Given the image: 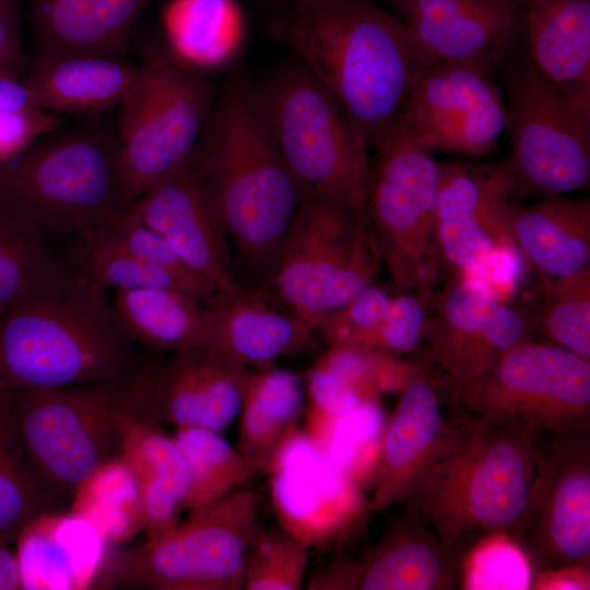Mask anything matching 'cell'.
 Listing matches in <instances>:
<instances>
[{"instance_id":"1","label":"cell","mask_w":590,"mask_h":590,"mask_svg":"<svg viewBox=\"0 0 590 590\" xmlns=\"http://www.w3.org/2000/svg\"><path fill=\"white\" fill-rule=\"evenodd\" d=\"M376 145L420 74L436 61L403 21L370 0H291L266 26Z\"/></svg>"},{"instance_id":"2","label":"cell","mask_w":590,"mask_h":590,"mask_svg":"<svg viewBox=\"0 0 590 590\" xmlns=\"http://www.w3.org/2000/svg\"><path fill=\"white\" fill-rule=\"evenodd\" d=\"M191 155L240 268L270 281L306 192L281 153L257 83L245 71L225 82Z\"/></svg>"},{"instance_id":"3","label":"cell","mask_w":590,"mask_h":590,"mask_svg":"<svg viewBox=\"0 0 590 590\" xmlns=\"http://www.w3.org/2000/svg\"><path fill=\"white\" fill-rule=\"evenodd\" d=\"M106 292L75 275L0 318V391L115 384L142 365Z\"/></svg>"},{"instance_id":"4","label":"cell","mask_w":590,"mask_h":590,"mask_svg":"<svg viewBox=\"0 0 590 590\" xmlns=\"http://www.w3.org/2000/svg\"><path fill=\"white\" fill-rule=\"evenodd\" d=\"M536 437L477 416L421 476L406 497L408 505L461 554L469 541L487 534L511 536L535 475Z\"/></svg>"},{"instance_id":"5","label":"cell","mask_w":590,"mask_h":590,"mask_svg":"<svg viewBox=\"0 0 590 590\" xmlns=\"http://www.w3.org/2000/svg\"><path fill=\"white\" fill-rule=\"evenodd\" d=\"M154 363L129 378L9 392V417L23 453L44 488L69 504L93 471L120 456L128 427L144 416Z\"/></svg>"},{"instance_id":"6","label":"cell","mask_w":590,"mask_h":590,"mask_svg":"<svg viewBox=\"0 0 590 590\" xmlns=\"http://www.w3.org/2000/svg\"><path fill=\"white\" fill-rule=\"evenodd\" d=\"M0 191L23 202L48 233L72 239L129 205L117 128L99 119L38 140L0 162Z\"/></svg>"},{"instance_id":"7","label":"cell","mask_w":590,"mask_h":590,"mask_svg":"<svg viewBox=\"0 0 590 590\" xmlns=\"http://www.w3.org/2000/svg\"><path fill=\"white\" fill-rule=\"evenodd\" d=\"M260 529L252 492L235 489L161 536L108 552L94 589L241 590Z\"/></svg>"},{"instance_id":"8","label":"cell","mask_w":590,"mask_h":590,"mask_svg":"<svg viewBox=\"0 0 590 590\" xmlns=\"http://www.w3.org/2000/svg\"><path fill=\"white\" fill-rule=\"evenodd\" d=\"M257 85L281 153L306 194L337 199L367 216L368 146L330 92L298 59Z\"/></svg>"},{"instance_id":"9","label":"cell","mask_w":590,"mask_h":590,"mask_svg":"<svg viewBox=\"0 0 590 590\" xmlns=\"http://www.w3.org/2000/svg\"><path fill=\"white\" fill-rule=\"evenodd\" d=\"M515 39L497 66L507 91L511 197L546 198L588 190L590 117L540 71L528 48L517 50Z\"/></svg>"},{"instance_id":"10","label":"cell","mask_w":590,"mask_h":590,"mask_svg":"<svg viewBox=\"0 0 590 590\" xmlns=\"http://www.w3.org/2000/svg\"><path fill=\"white\" fill-rule=\"evenodd\" d=\"M367 216L393 285L432 300L439 162L399 111L375 145Z\"/></svg>"},{"instance_id":"11","label":"cell","mask_w":590,"mask_h":590,"mask_svg":"<svg viewBox=\"0 0 590 590\" xmlns=\"http://www.w3.org/2000/svg\"><path fill=\"white\" fill-rule=\"evenodd\" d=\"M381 261L368 216L337 199L307 193L287 229L270 283L306 321L374 285Z\"/></svg>"},{"instance_id":"12","label":"cell","mask_w":590,"mask_h":590,"mask_svg":"<svg viewBox=\"0 0 590 590\" xmlns=\"http://www.w3.org/2000/svg\"><path fill=\"white\" fill-rule=\"evenodd\" d=\"M141 64L139 82L118 106L116 127L130 204L189 156L214 103L204 73L167 48L150 45Z\"/></svg>"},{"instance_id":"13","label":"cell","mask_w":590,"mask_h":590,"mask_svg":"<svg viewBox=\"0 0 590 590\" xmlns=\"http://www.w3.org/2000/svg\"><path fill=\"white\" fill-rule=\"evenodd\" d=\"M474 412L538 436L590 429V361L524 339L487 374Z\"/></svg>"},{"instance_id":"14","label":"cell","mask_w":590,"mask_h":590,"mask_svg":"<svg viewBox=\"0 0 590 590\" xmlns=\"http://www.w3.org/2000/svg\"><path fill=\"white\" fill-rule=\"evenodd\" d=\"M551 435L510 536L533 574L590 563V429Z\"/></svg>"},{"instance_id":"15","label":"cell","mask_w":590,"mask_h":590,"mask_svg":"<svg viewBox=\"0 0 590 590\" xmlns=\"http://www.w3.org/2000/svg\"><path fill=\"white\" fill-rule=\"evenodd\" d=\"M429 305L423 339L463 405L474 411L480 388L498 361L527 339L528 323L484 281H453Z\"/></svg>"},{"instance_id":"16","label":"cell","mask_w":590,"mask_h":590,"mask_svg":"<svg viewBox=\"0 0 590 590\" xmlns=\"http://www.w3.org/2000/svg\"><path fill=\"white\" fill-rule=\"evenodd\" d=\"M494 70L473 62H435L416 79L400 113L435 151L485 155L505 129Z\"/></svg>"},{"instance_id":"17","label":"cell","mask_w":590,"mask_h":590,"mask_svg":"<svg viewBox=\"0 0 590 590\" xmlns=\"http://www.w3.org/2000/svg\"><path fill=\"white\" fill-rule=\"evenodd\" d=\"M512 175L508 160L439 162L434 221L437 262L462 271L493 252L514 249Z\"/></svg>"},{"instance_id":"18","label":"cell","mask_w":590,"mask_h":590,"mask_svg":"<svg viewBox=\"0 0 590 590\" xmlns=\"http://www.w3.org/2000/svg\"><path fill=\"white\" fill-rule=\"evenodd\" d=\"M270 494L282 530L308 548L340 542L368 512L359 485L297 430L270 471Z\"/></svg>"},{"instance_id":"19","label":"cell","mask_w":590,"mask_h":590,"mask_svg":"<svg viewBox=\"0 0 590 590\" xmlns=\"http://www.w3.org/2000/svg\"><path fill=\"white\" fill-rule=\"evenodd\" d=\"M128 209L168 244L211 295L238 285L225 224L191 153Z\"/></svg>"},{"instance_id":"20","label":"cell","mask_w":590,"mask_h":590,"mask_svg":"<svg viewBox=\"0 0 590 590\" xmlns=\"http://www.w3.org/2000/svg\"><path fill=\"white\" fill-rule=\"evenodd\" d=\"M461 553L446 545L410 505L369 550L317 569L309 590H450Z\"/></svg>"},{"instance_id":"21","label":"cell","mask_w":590,"mask_h":590,"mask_svg":"<svg viewBox=\"0 0 590 590\" xmlns=\"http://www.w3.org/2000/svg\"><path fill=\"white\" fill-rule=\"evenodd\" d=\"M253 369L202 345L154 364L144 416L222 433L238 416Z\"/></svg>"},{"instance_id":"22","label":"cell","mask_w":590,"mask_h":590,"mask_svg":"<svg viewBox=\"0 0 590 590\" xmlns=\"http://www.w3.org/2000/svg\"><path fill=\"white\" fill-rule=\"evenodd\" d=\"M465 424L450 426L442 416L435 387L413 375L402 388L381 436L370 512L406 499L425 471L460 438Z\"/></svg>"},{"instance_id":"23","label":"cell","mask_w":590,"mask_h":590,"mask_svg":"<svg viewBox=\"0 0 590 590\" xmlns=\"http://www.w3.org/2000/svg\"><path fill=\"white\" fill-rule=\"evenodd\" d=\"M399 12L436 61L497 69L516 36L520 0H378Z\"/></svg>"},{"instance_id":"24","label":"cell","mask_w":590,"mask_h":590,"mask_svg":"<svg viewBox=\"0 0 590 590\" xmlns=\"http://www.w3.org/2000/svg\"><path fill=\"white\" fill-rule=\"evenodd\" d=\"M206 347L251 369L310 346L314 332L295 312L280 308L258 288L238 285L205 299Z\"/></svg>"},{"instance_id":"25","label":"cell","mask_w":590,"mask_h":590,"mask_svg":"<svg viewBox=\"0 0 590 590\" xmlns=\"http://www.w3.org/2000/svg\"><path fill=\"white\" fill-rule=\"evenodd\" d=\"M15 541L25 590L94 589L109 552L91 523L56 508L28 521Z\"/></svg>"},{"instance_id":"26","label":"cell","mask_w":590,"mask_h":590,"mask_svg":"<svg viewBox=\"0 0 590 590\" xmlns=\"http://www.w3.org/2000/svg\"><path fill=\"white\" fill-rule=\"evenodd\" d=\"M142 70L123 56L39 54L26 81L38 109L95 117L119 106Z\"/></svg>"},{"instance_id":"27","label":"cell","mask_w":590,"mask_h":590,"mask_svg":"<svg viewBox=\"0 0 590 590\" xmlns=\"http://www.w3.org/2000/svg\"><path fill=\"white\" fill-rule=\"evenodd\" d=\"M524 7L533 62L590 117V0H524Z\"/></svg>"},{"instance_id":"28","label":"cell","mask_w":590,"mask_h":590,"mask_svg":"<svg viewBox=\"0 0 590 590\" xmlns=\"http://www.w3.org/2000/svg\"><path fill=\"white\" fill-rule=\"evenodd\" d=\"M120 457L138 485L146 538L174 529L190 486L188 467L174 436L161 422L141 416L128 427Z\"/></svg>"},{"instance_id":"29","label":"cell","mask_w":590,"mask_h":590,"mask_svg":"<svg viewBox=\"0 0 590 590\" xmlns=\"http://www.w3.org/2000/svg\"><path fill=\"white\" fill-rule=\"evenodd\" d=\"M157 0H31L40 54L125 56L135 22Z\"/></svg>"},{"instance_id":"30","label":"cell","mask_w":590,"mask_h":590,"mask_svg":"<svg viewBox=\"0 0 590 590\" xmlns=\"http://www.w3.org/2000/svg\"><path fill=\"white\" fill-rule=\"evenodd\" d=\"M515 247L538 273L562 276L590 267V199L554 196L515 205Z\"/></svg>"},{"instance_id":"31","label":"cell","mask_w":590,"mask_h":590,"mask_svg":"<svg viewBox=\"0 0 590 590\" xmlns=\"http://www.w3.org/2000/svg\"><path fill=\"white\" fill-rule=\"evenodd\" d=\"M304 385L286 369H253L238 414L237 449L259 474H269L278 453L298 430Z\"/></svg>"},{"instance_id":"32","label":"cell","mask_w":590,"mask_h":590,"mask_svg":"<svg viewBox=\"0 0 590 590\" xmlns=\"http://www.w3.org/2000/svg\"><path fill=\"white\" fill-rule=\"evenodd\" d=\"M161 22L167 50L201 73L232 63L246 34L236 0H166Z\"/></svg>"},{"instance_id":"33","label":"cell","mask_w":590,"mask_h":590,"mask_svg":"<svg viewBox=\"0 0 590 590\" xmlns=\"http://www.w3.org/2000/svg\"><path fill=\"white\" fill-rule=\"evenodd\" d=\"M47 235L23 202L0 191V318L19 300L71 275L67 258L52 251Z\"/></svg>"},{"instance_id":"34","label":"cell","mask_w":590,"mask_h":590,"mask_svg":"<svg viewBox=\"0 0 590 590\" xmlns=\"http://www.w3.org/2000/svg\"><path fill=\"white\" fill-rule=\"evenodd\" d=\"M111 305L123 332L152 351L174 353L205 345L206 312L192 293L162 286L117 290Z\"/></svg>"},{"instance_id":"35","label":"cell","mask_w":590,"mask_h":590,"mask_svg":"<svg viewBox=\"0 0 590 590\" xmlns=\"http://www.w3.org/2000/svg\"><path fill=\"white\" fill-rule=\"evenodd\" d=\"M69 510L91 523L109 545L126 543L143 531L138 485L120 456L81 482Z\"/></svg>"},{"instance_id":"36","label":"cell","mask_w":590,"mask_h":590,"mask_svg":"<svg viewBox=\"0 0 590 590\" xmlns=\"http://www.w3.org/2000/svg\"><path fill=\"white\" fill-rule=\"evenodd\" d=\"M189 472V512L205 508L258 476V471L221 433L201 427H176L173 435Z\"/></svg>"},{"instance_id":"37","label":"cell","mask_w":590,"mask_h":590,"mask_svg":"<svg viewBox=\"0 0 590 590\" xmlns=\"http://www.w3.org/2000/svg\"><path fill=\"white\" fill-rule=\"evenodd\" d=\"M73 273L107 293L108 290L174 287L197 294L174 274L152 266L94 233L73 239L66 256Z\"/></svg>"},{"instance_id":"38","label":"cell","mask_w":590,"mask_h":590,"mask_svg":"<svg viewBox=\"0 0 590 590\" xmlns=\"http://www.w3.org/2000/svg\"><path fill=\"white\" fill-rule=\"evenodd\" d=\"M539 329L554 344L590 359V267L569 275L539 273Z\"/></svg>"},{"instance_id":"39","label":"cell","mask_w":590,"mask_h":590,"mask_svg":"<svg viewBox=\"0 0 590 590\" xmlns=\"http://www.w3.org/2000/svg\"><path fill=\"white\" fill-rule=\"evenodd\" d=\"M58 505L32 471L8 417L0 423V538L15 540L28 521Z\"/></svg>"},{"instance_id":"40","label":"cell","mask_w":590,"mask_h":590,"mask_svg":"<svg viewBox=\"0 0 590 590\" xmlns=\"http://www.w3.org/2000/svg\"><path fill=\"white\" fill-rule=\"evenodd\" d=\"M532 578L527 555L507 533L487 534L461 554V589L528 590Z\"/></svg>"},{"instance_id":"41","label":"cell","mask_w":590,"mask_h":590,"mask_svg":"<svg viewBox=\"0 0 590 590\" xmlns=\"http://www.w3.org/2000/svg\"><path fill=\"white\" fill-rule=\"evenodd\" d=\"M308 550L304 543L281 528L260 529L248 555L244 589H302Z\"/></svg>"},{"instance_id":"42","label":"cell","mask_w":590,"mask_h":590,"mask_svg":"<svg viewBox=\"0 0 590 590\" xmlns=\"http://www.w3.org/2000/svg\"><path fill=\"white\" fill-rule=\"evenodd\" d=\"M88 233H94L134 257L174 274L203 303L211 296L208 288L188 270L168 244L128 208L109 223Z\"/></svg>"},{"instance_id":"43","label":"cell","mask_w":590,"mask_h":590,"mask_svg":"<svg viewBox=\"0 0 590 590\" xmlns=\"http://www.w3.org/2000/svg\"><path fill=\"white\" fill-rule=\"evenodd\" d=\"M392 297L374 284L341 307L314 316L306 322L314 334L329 345L352 347L386 316Z\"/></svg>"},{"instance_id":"44","label":"cell","mask_w":590,"mask_h":590,"mask_svg":"<svg viewBox=\"0 0 590 590\" xmlns=\"http://www.w3.org/2000/svg\"><path fill=\"white\" fill-rule=\"evenodd\" d=\"M426 306L414 293L393 296L386 316L350 349L391 355L414 350L423 339Z\"/></svg>"},{"instance_id":"45","label":"cell","mask_w":590,"mask_h":590,"mask_svg":"<svg viewBox=\"0 0 590 590\" xmlns=\"http://www.w3.org/2000/svg\"><path fill=\"white\" fill-rule=\"evenodd\" d=\"M307 415L337 418L366 402L359 391L334 371L314 364L306 374Z\"/></svg>"},{"instance_id":"46","label":"cell","mask_w":590,"mask_h":590,"mask_svg":"<svg viewBox=\"0 0 590 590\" xmlns=\"http://www.w3.org/2000/svg\"><path fill=\"white\" fill-rule=\"evenodd\" d=\"M61 125L62 119L56 113L43 109L0 114V162L59 130Z\"/></svg>"},{"instance_id":"47","label":"cell","mask_w":590,"mask_h":590,"mask_svg":"<svg viewBox=\"0 0 590 590\" xmlns=\"http://www.w3.org/2000/svg\"><path fill=\"white\" fill-rule=\"evenodd\" d=\"M23 61L20 0H0V68L21 70Z\"/></svg>"},{"instance_id":"48","label":"cell","mask_w":590,"mask_h":590,"mask_svg":"<svg viewBox=\"0 0 590 590\" xmlns=\"http://www.w3.org/2000/svg\"><path fill=\"white\" fill-rule=\"evenodd\" d=\"M38 109L26 78L20 69L0 68V114H14Z\"/></svg>"},{"instance_id":"49","label":"cell","mask_w":590,"mask_h":590,"mask_svg":"<svg viewBox=\"0 0 590 590\" xmlns=\"http://www.w3.org/2000/svg\"><path fill=\"white\" fill-rule=\"evenodd\" d=\"M589 569L563 568L533 574L531 589H589Z\"/></svg>"},{"instance_id":"50","label":"cell","mask_w":590,"mask_h":590,"mask_svg":"<svg viewBox=\"0 0 590 590\" xmlns=\"http://www.w3.org/2000/svg\"><path fill=\"white\" fill-rule=\"evenodd\" d=\"M9 543L0 538V590H20L22 581L17 556Z\"/></svg>"},{"instance_id":"51","label":"cell","mask_w":590,"mask_h":590,"mask_svg":"<svg viewBox=\"0 0 590 590\" xmlns=\"http://www.w3.org/2000/svg\"><path fill=\"white\" fill-rule=\"evenodd\" d=\"M253 5L269 12L271 17L282 11L291 0H247Z\"/></svg>"},{"instance_id":"52","label":"cell","mask_w":590,"mask_h":590,"mask_svg":"<svg viewBox=\"0 0 590 590\" xmlns=\"http://www.w3.org/2000/svg\"><path fill=\"white\" fill-rule=\"evenodd\" d=\"M8 399L9 392L0 391V423L9 417Z\"/></svg>"}]
</instances>
